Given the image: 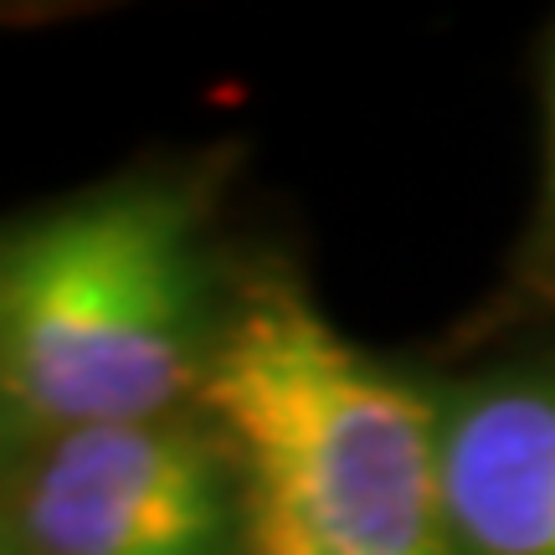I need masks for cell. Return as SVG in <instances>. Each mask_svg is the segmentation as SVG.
Wrapping results in <instances>:
<instances>
[{"mask_svg": "<svg viewBox=\"0 0 555 555\" xmlns=\"http://www.w3.org/2000/svg\"><path fill=\"white\" fill-rule=\"evenodd\" d=\"M463 555H555V376H489L437 401Z\"/></svg>", "mask_w": 555, "mask_h": 555, "instance_id": "cell-4", "label": "cell"}, {"mask_svg": "<svg viewBox=\"0 0 555 555\" xmlns=\"http://www.w3.org/2000/svg\"><path fill=\"white\" fill-rule=\"evenodd\" d=\"M551 221H555V108H551Z\"/></svg>", "mask_w": 555, "mask_h": 555, "instance_id": "cell-7", "label": "cell"}, {"mask_svg": "<svg viewBox=\"0 0 555 555\" xmlns=\"http://www.w3.org/2000/svg\"><path fill=\"white\" fill-rule=\"evenodd\" d=\"M26 448H31V433H26V422H21L16 406H11L5 391H0V474L16 468L21 457H26Z\"/></svg>", "mask_w": 555, "mask_h": 555, "instance_id": "cell-5", "label": "cell"}, {"mask_svg": "<svg viewBox=\"0 0 555 555\" xmlns=\"http://www.w3.org/2000/svg\"><path fill=\"white\" fill-rule=\"evenodd\" d=\"M26 555H242L237 478L201 422H108L47 437L21 478Z\"/></svg>", "mask_w": 555, "mask_h": 555, "instance_id": "cell-3", "label": "cell"}, {"mask_svg": "<svg viewBox=\"0 0 555 555\" xmlns=\"http://www.w3.org/2000/svg\"><path fill=\"white\" fill-rule=\"evenodd\" d=\"M221 324L201 211L165 180L0 237V391L31 437L176 416Z\"/></svg>", "mask_w": 555, "mask_h": 555, "instance_id": "cell-2", "label": "cell"}, {"mask_svg": "<svg viewBox=\"0 0 555 555\" xmlns=\"http://www.w3.org/2000/svg\"><path fill=\"white\" fill-rule=\"evenodd\" d=\"M196 406L237 478L242 555H463L437 401L298 283L262 278L227 304Z\"/></svg>", "mask_w": 555, "mask_h": 555, "instance_id": "cell-1", "label": "cell"}, {"mask_svg": "<svg viewBox=\"0 0 555 555\" xmlns=\"http://www.w3.org/2000/svg\"><path fill=\"white\" fill-rule=\"evenodd\" d=\"M0 555H26V545H21V535H16V525H11V530L0 525Z\"/></svg>", "mask_w": 555, "mask_h": 555, "instance_id": "cell-6", "label": "cell"}]
</instances>
